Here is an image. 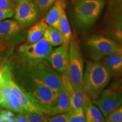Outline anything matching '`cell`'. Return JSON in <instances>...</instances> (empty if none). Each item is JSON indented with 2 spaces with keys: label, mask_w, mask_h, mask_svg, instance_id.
I'll return each mask as SVG.
<instances>
[{
  "label": "cell",
  "mask_w": 122,
  "mask_h": 122,
  "mask_svg": "<svg viewBox=\"0 0 122 122\" xmlns=\"http://www.w3.org/2000/svg\"><path fill=\"white\" fill-rule=\"evenodd\" d=\"M66 9L65 0H56L49 9L46 17L44 18L45 22L49 26H51L59 30L60 20L63 10Z\"/></svg>",
  "instance_id": "16"
},
{
  "label": "cell",
  "mask_w": 122,
  "mask_h": 122,
  "mask_svg": "<svg viewBox=\"0 0 122 122\" xmlns=\"http://www.w3.org/2000/svg\"><path fill=\"white\" fill-rule=\"evenodd\" d=\"M7 41L0 37V53L5 51L9 48V42Z\"/></svg>",
  "instance_id": "31"
},
{
  "label": "cell",
  "mask_w": 122,
  "mask_h": 122,
  "mask_svg": "<svg viewBox=\"0 0 122 122\" xmlns=\"http://www.w3.org/2000/svg\"><path fill=\"white\" fill-rule=\"evenodd\" d=\"M84 61L79 42L76 38L69 43V56L66 74L70 84L74 88L83 87Z\"/></svg>",
  "instance_id": "7"
},
{
  "label": "cell",
  "mask_w": 122,
  "mask_h": 122,
  "mask_svg": "<svg viewBox=\"0 0 122 122\" xmlns=\"http://www.w3.org/2000/svg\"><path fill=\"white\" fill-rule=\"evenodd\" d=\"M48 26L44 18L33 24L27 33L26 39L28 44L33 43L41 39Z\"/></svg>",
  "instance_id": "19"
},
{
  "label": "cell",
  "mask_w": 122,
  "mask_h": 122,
  "mask_svg": "<svg viewBox=\"0 0 122 122\" xmlns=\"http://www.w3.org/2000/svg\"><path fill=\"white\" fill-rule=\"evenodd\" d=\"M24 114L28 122H48V115L43 114L24 111Z\"/></svg>",
  "instance_id": "24"
},
{
  "label": "cell",
  "mask_w": 122,
  "mask_h": 122,
  "mask_svg": "<svg viewBox=\"0 0 122 122\" xmlns=\"http://www.w3.org/2000/svg\"><path fill=\"white\" fill-rule=\"evenodd\" d=\"M103 0H77L74 6V18L77 25L87 30L96 23L104 7Z\"/></svg>",
  "instance_id": "4"
},
{
  "label": "cell",
  "mask_w": 122,
  "mask_h": 122,
  "mask_svg": "<svg viewBox=\"0 0 122 122\" xmlns=\"http://www.w3.org/2000/svg\"><path fill=\"white\" fill-rule=\"evenodd\" d=\"M53 49L42 37L33 43L21 45L19 51L20 56L25 58L47 59Z\"/></svg>",
  "instance_id": "11"
},
{
  "label": "cell",
  "mask_w": 122,
  "mask_h": 122,
  "mask_svg": "<svg viewBox=\"0 0 122 122\" xmlns=\"http://www.w3.org/2000/svg\"><path fill=\"white\" fill-rule=\"evenodd\" d=\"M48 122H69L67 112L48 115Z\"/></svg>",
  "instance_id": "27"
},
{
  "label": "cell",
  "mask_w": 122,
  "mask_h": 122,
  "mask_svg": "<svg viewBox=\"0 0 122 122\" xmlns=\"http://www.w3.org/2000/svg\"><path fill=\"white\" fill-rule=\"evenodd\" d=\"M83 109L85 112L86 122H102L105 121L101 111L87 94L85 98Z\"/></svg>",
  "instance_id": "18"
},
{
  "label": "cell",
  "mask_w": 122,
  "mask_h": 122,
  "mask_svg": "<svg viewBox=\"0 0 122 122\" xmlns=\"http://www.w3.org/2000/svg\"><path fill=\"white\" fill-rule=\"evenodd\" d=\"M102 63L106 66L112 76L116 79L122 78V54L114 53L106 56L102 59Z\"/></svg>",
  "instance_id": "17"
},
{
  "label": "cell",
  "mask_w": 122,
  "mask_h": 122,
  "mask_svg": "<svg viewBox=\"0 0 122 122\" xmlns=\"http://www.w3.org/2000/svg\"><path fill=\"white\" fill-rule=\"evenodd\" d=\"M15 121L16 122H28L24 114V111L18 113V115L15 116Z\"/></svg>",
  "instance_id": "32"
},
{
  "label": "cell",
  "mask_w": 122,
  "mask_h": 122,
  "mask_svg": "<svg viewBox=\"0 0 122 122\" xmlns=\"http://www.w3.org/2000/svg\"><path fill=\"white\" fill-rule=\"evenodd\" d=\"M1 102H2V101H1V99H0V104H1Z\"/></svg>",
  "instance_id": "35"
},
{
  "label": "cell",
  "mask_w": 122,
  "mask_h": 122,
  "mask_svg": "<svg viewBox=\"0 0 122 122\" xmlns=\"http://www.w3.org/2000/svg\"><path fill=\"white\" fill-rule=\"evenodd\" d=\"M0 98L2 101L1 105L7 109L18 113L24 111L19 98L12 88L4 80L0 86Z\"/></svg>",
  "instance_id": "15"
},
{
  "label": "cell",
  "mask_w": 122,
  "mask_h": 122,
  "mask_svg": "<svg viewBox=\"0 0 122 122\" xmlns=\"http://www.w3.org/2000/svg\"><path fill=\"white\" fill-rule=\"evenodd\" d=\"M43 37L52 47L58 46L66 41L60 30L49 25L46 30Z\"/></svg>",
  "instance_id": "21"
},
{
  "label": "cell",
  "mask_w": 122,
  "mask_h": 122,
  "mask_svg": "<svg viewBox=\"0 0 122 122\" xmlns=\"http://www.w3.org/2000/svg\"><path fill=\"white\" fill-rule=\"evenodd\" d=\"M23 28L16 20H2L0 21V37L6 41H21L24 40Z\"/></svg>",
  "instance_id": "14"
},
{
  "label": "cell",
  "mask_w": 122,
  "mask_h": 122,
  "mask_svg": "<svg viewBox=\"0 0 122 122\" xmlns=\"http://www.w3.org/2000/svg\"><path fill=\"white\" fill-rule=\"evenodd\" d=\"M14 14L13 9H0V21L2 20L11 18Z\"/></svg>",
  "instance_id": "30"
},
{
  "label": "cell",
  "mask_w": 122,
  "mask_h": 122,
  "mask_svg": "<svg viewBox=\"0 0 122 122\" xmlns=\"http://www.w3.org/2000/svg\"><path fill=\"white\" fill-rule=\"evenodd\" d=\"M84 46L89 58L100 61L110 54L118 52L120 44L107 36L94 34L85 39Z\"/></svg>",
  "instance_id": "6"
},
{
  "label": "cell",
  "mask_w": 122,
  "mask_h": 122,
  "mask_svg": "<svg viewBox=\"0 0 122 122\" xmlns=\"http://www.w3.org/2000/svg\"><path fill=\"white\" fill-rule=\"evenodd\" d=\"M21 74L45 84L59 91L62 82L61 75L45 59H28L20 56Z\"/></svg>",
  "instance_id": "2"
},
{
  "label": "cell",
  "mask_w": 122,
  "mask_h": 122,
  "mask_svg": "<svg viewBox=\"0 0 122 122\" xmlns=\"http://www.w3.org/2000/svg\"><path fill=\"white\" fill-rule=\"evenodd\" d=\"M59 30L63 35L66 41H70L72 38V32L66 11V9L63 10L59 20Z\"/></svg>",
  "instance_id": "22"
},
{
  "label": "cell",
  "mask_w": 122,
  "mask_h": 122,
  "mask_svg": "<svg viewBox=\"0 0 122 122\" xmlns=\"http://www.w3.org/2000/svg\"><path fill=\"white\" fill-rule=\"evenodd\" d=\"M62 82L58 91L57 102L49 115L66 112L70 110V81L66 71L61 74Z\"/></svg>",
  "instance_id": "13"
},
{
  "label": "cell",
  "mask_w": 122,
  "mask_h": 122,
  "mask_svg": "<svg viewBox=\"0 0 122 122\" xmlns=\"http://www.w3.org/2000/svg\"><path fill=\"white\" fill-rule=\"evenodd\" d=\"M0 122H4V119H3L2 115L1 114H0Z\"/></svg>",
  "instance_id": "34"
},
{
  "label": "cell",
  "mask_w": 122,
  "mask_h": 122,
  "mask_svg": "<svg viewBox=\"0 0 122 122\" xmlns=\"http://www.w3.org/2000/svg\"><path fill=\"white\" fill-rule=\"evenodd\" d=\"M104 118L122 106V78L116 79L106 87L98 98L93 100Z\"/></svg>",
  "instance_id": "8"
},
{
  "label": "cell",
  "mask_w": 122,
  "mask_h": 122,
  "mask_svg": "<svg viewBox=\"0 0 122 122\" xmlns=\"http://www.w3.org/2000/svg\"><path fill=\"white\" fill-rule=\"evenodd\" d=\"M14 8V18L22 27H27L39 20L40 11L33 0H19Z\"/></svg>",
  "instance_id": "9"
},
{
  "label": "cell",
  "mask_w": 122,
  "mask_h": 122,
  "mask_svg": "<svg viewBox=\"0 0 122 122\" xmlns=\"http://www.w3.org/2000/svg\"><path fill=\"white\" fill-rule=\"evenodd\" d=\"M112 77L102 62L93 61L86 63L84 72L83 87L92 100H96L109 84Z\"/></svg>",
  "instance_id": "3"
},
{
  "label": "cell",
  "mask_w": 122,
  "mask_h": 122,
  "mask_svg": "<svg viewBox=\"0 0 122 122\" xmlns=\"http://www.w3.org/2000/svg\"><path fill=\"white\" fill-rule=\"evenodd\" d=\"M14 1H19V0H14Z\"/></svg>",
  "instance_id": "36"
},
{
  "label": "cell",
  "mask_w": 122,
  "mask_h": 122,
  "mask_svg": "<svg viewBox=\"0 0 122 122\" xmlns=\"http://www.w3.org/2000/svg\"><path fill=\"white\" fill-rule=\"evenodd\" d=\"M70 107L69 110H75L83 109L86 95L84 88H74L70 83Z\"/></svg>",
  "instance_id": "20"
},
{
  "label": "cell",
  "mask_w": 122,
  "mask_h": 122,
  "mask_svg": "<svg viewBox=\"0 0 122 122\" xmlns=\"http://www.w3.org/2000/svg\"><path fill=\"white\" fill-rule=\"evenodd\" d=\"M70 41H65L56 49H53L46 60L59 74L67 71L69 56Z\"/></svg>",
  "instance_id": "12"
},
{
  "label": "cell",
  "mask_w": 122,
  "mask_h": 122,
  "mask_svg": "<svg viewBox=\"0 0 122 122\" xmlns=\"http://www.w3.org/2000/svg\"><path fill=\"white\" fill-rule=\"evenodd\" d=\"M1 75L3 80L12 88L14 92L17 96L20 102L21 105L24 111L29 112H36V113L43 114L33 103L27 97L22 88L18 85L12 74L11 70L7 66H5L1 71Z\"/></svg>",
  "instance_id": "10"
},
{
  "label": "cell",
  "mask_w": 122,
  "mask_h": 122,
  "mask_svg": "<svg viewBox=\"0 0 122 122\" xmlns=\"http://www.w3.org/2000/svg\"><path fill=\"white\" fill-rule=\"evenodd\" d=\"M118 53H120V54H122V45H120V49H119V50Z\"/></svg>",
  "instance_id": "33"
},
{
  "label": "cell",
  "mask_w": 122,
  "mask_h": 122,
  "mask_svg": "<svg viewBox=\"0 0 122 122\" xmlns=\"http://www.w3.org/2000/svg\"><path fill=\"white\" fill-rule=\"evenodd\" d=\"M105 119L107 122H122V106L110 112Z\"/></svg>",
  "instance_id": "25"
},
{
  "label": "cell",
  "mask_w": 122,
  "mask_h": 122,
  "mask_svg": "<svg viewBox=\"0 0 122 122\" xmlns=\"http://www.w3.org/2000/svg\"><path fill=\"white\" fill-rule=\"evenodd\" d=\"M69 122H85L86 118L83 108L67 111Z\"/></svg>",
  "instance_id": "23"
},
{
  "label": "cell",
  "mask_w": 122,
  "mask_h": 122,
  "mask_svg": "<svg viewBox=\"0 0 122 122\" xmlns=\"http://www.w3.org/2000/svg\"><path fill=\"white\" fill-rule=\"evenodd\" d=\"M16 2L14 0H0V9L14 10Z\"/></svg>",
  "instance_id": "29"
},
{
  "label": "cell",
  "mask_w": 122,
  "mask_h": 122,
  "mask_svg": "<svg viewBox=\"0 0 122 122\" xmlns=\"http://www.w3.org/2000/svg\"><path fill=\"white\" fill-rule=\"evenodd\" d=\"M0 114L2 115L5 122H15V115L11 112V110H1Z\"/></svg>",
  "instance_id": "28"
},
{
  "label": "cell",
  "mask_w": 122,
  "mask_h": 122,
  "mask_svg": "<svg viewBox=\"0 0 122 122\" xmlns=\"http://www.w3.org/2000/svg\"><path fill=\"white\" fill-rule=\"evenodd\" d=\"M41 13L48 11L56 0H33Z\"/></svg>",
  "instance_id": "26"
},
{
  "label": "cell",
  "mask_w": 122,
  "mask_h": 122,
  "mask_svg": "<svg viewBox=\"0 0 122 122\" xmlns=\"http://www.w3.org/2000/svg\"><path fill=\"white\" fill-rule=\"evenodd\" d=\"M21 75L20 86L27 97L42 113L49 115L57 102L58 91L39 81Z\"/></svg>",
  "instance_id": "1"
},
{
  "label": "cell",
  "mask_w": 122,
  "mask_h": 122,
  "mask_svg": "<svg viewBox=\"0 0 122 122\" xmlns=\"http://www.w3.org/2000/svg\"><path fill=\"white\" fill-rule=\"evenodd\" d=\"M101 30L106 36L122 45V0H110Z\"/></svg>",
  "instance_id": "5"
}]
</instances>
